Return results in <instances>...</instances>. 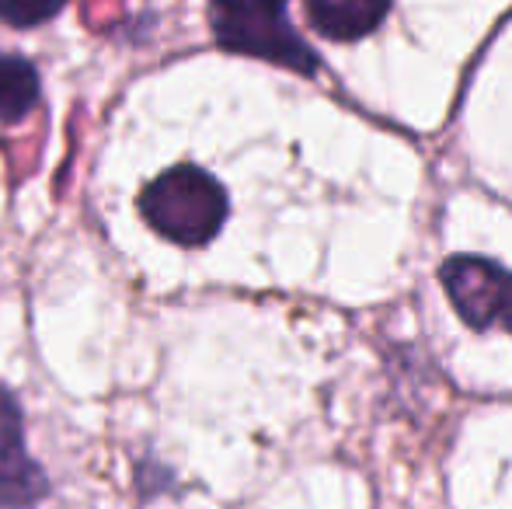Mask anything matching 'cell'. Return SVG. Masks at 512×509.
<instances>
[{
	"mask_svg": "<svg viewBox=\"0 0 512 509\" xmlns=\"http://www.w3.org/2000/svg\"><path fill=\"white\" fill-rule=\"evenodd\" d=\"M136 213L175 248H206L230 220L227 185L196 161H178L154 175L136 196Z\"/></svg>",
	"mask_w": 512,
	"mask_h": 509,
	"instance_id": "6da1fadb",
	"label": "cell"
},
{
	"mask_svg": "<svg viewBox=\"0 0 512 509\" xmlns=\"http://www.w3.org/2000/svg\"><path fill=\"white\" fill-rule=\"evenodd\" d=\"M206 18L223 53L272 63L300 77L321 70V56L290 21V0H206Z\"/></svg>",
	"mask_w": 512,
	"mask_h": 509,
	"instance_id": "7a4b0ae2",
	"label": "cell"
},
{
	"mask_svg": "<svg viewBox=\"0 0 512 509\" xmlns=\"http://www.w3.org/2000/svg\"><path fill=\"white\" fill-rule=\"evenodd\" d=\"M53 482L28 450V419L21 398L0 384V509H35Z\"/></svg>",
	"mask_w": 512,
	"mask_h": 509,
	"instance_id": "277c9868",
	"label": "cell"
},
{
	"mask_svg": "<svg viewBox=\"0 0 512 509\" xmlns=\"http://www.w3.org/2000/svg\"><path fill=\"white\" fill-rule=\"evenodd\" d=\"M443 290L474 332L502 328L512 335V272L481 255H453L439 269Z\"/></svg>",
	"mask_w": 512,
	"mask_h": 509,
	"instance_id": "3957f363",
	"label": "cell"
},
{
	"mask_svg": "<svg viewBox=\"0 0 512 509\" xmlns=\"http://www.w3.org/2000/svg\"><path fill=\"white\" fill-rule=\"evenodd\" d=\"M175 485H178L175 471L164 461H157V457H140V461L133 464V489H136V496H140V503L168 496V492H175Z\"/></svg>",
	"mask_w": 512,
	"mask_h": 509,
	"instance_id": "ba28073f",
	"label": "cell"
},
{
	"mask_svg": "<svg viewBox=\"0 0 512 509\" xmlns=\"http://www.w3.org/2000/svg\"><path fill=\"white\" fill-rule=\"evenodd\" d=\"M67 4L70 0H0V25L14 32H35L60 18Z\"/></svg>",
	"mask_w": 512,
	"mask_h": 509,
	"instance_id": "52a82bcc",
	"label": "cell"
},
{
	"mask_svg": "<svg viewBox=\"0 0 512 509\" xmlns=\"http://www.w3.org/2000/svg\"><path fill=\"white\" fill-rule=\"evenodd\" d=\"M304 11L317 35L331 42H356L380 28L391 0H304Z\"/></svg>",
	"mask_w": 512,
	"mask_h": 509,
	"instance_id": "5b68a950",
	"label": "cell"
},
{
	"mask_svg": "<svg viewBox=\"0 0 512 509\" xmlns=\"http://www.w3.org/2000/svg\"><path fill=\"white\" fill-rule=\"evenodd\" d=\"M42 105V74L25 53L0 49V123L18 126Z\"/></svg>",
	"mask_w": 512,
	"mask_h": 509,
	"instance_id": "8992f818",
	"label": "cell"
}]
</instances>
